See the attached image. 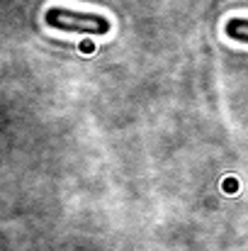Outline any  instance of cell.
Returning a JSON list of instances; mask_svg holds the SVG:
<instances>
[{
  "instance_id": "obj_1",
  "label": "cell",
  "mask_w": 248,
  "mask_h": 251,
  "mask_svg": "<svg viewBox=\"0 0 248 251\" xmlns=\"http://www.w3.org/2000/svg\"><path fill=\"white\" fill-rule=\"evenodd\" d=\"M44 25L51 29H61V32H76V34H95V37H105L112 29V22L107 15H97V12H81V10H71L64 5H51L44 12Z\"/></svg>"
},
{
  "instance_id": "obj_2",
  "label": "cell",
  "mask_w": 248,
  "mask_h": 251,
  "mask_svg": "<svg viewBox=\"0 0 248 251\" xmlns=\"http://www.w3.org/2000/svg\"><path fill=\"white\" fill-rule=\"evenodd\" d=\"M224 34H226L231 42L248 44V20L246 17H231V20H226V25H224Z\"/></svg>"
}]
</instances>
